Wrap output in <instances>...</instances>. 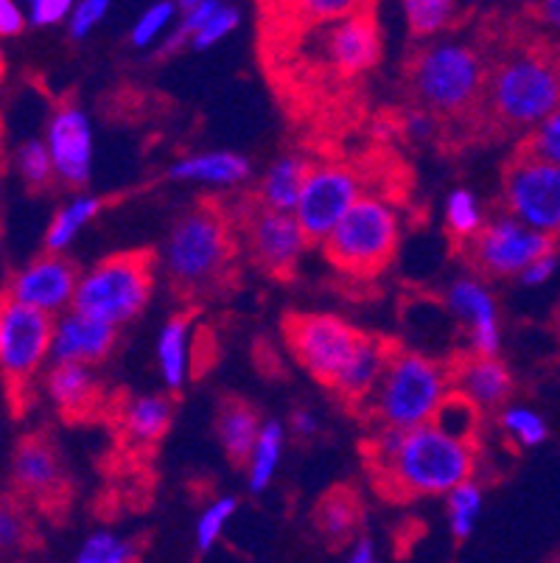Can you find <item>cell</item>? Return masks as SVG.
<instances>
[{
  "label": "cell",
  "instance_id": "1",
  "mask_svg": "<svg viewBox=\"0 0 560 563\" xmlns=\"http://www.w3.org/2000/svg\"><path fill=\"white\" fill-rule=\"evenodd\" d=\"M367 465L389 499L446 496L474 477L476 446L431 421L413 429L376 427L367 440Z\"/></svg>",
  "mask_w": 560,
  "mask_h": 563
},
{
  "label": "cell",
  "instance_id": "2",
  "mask_svg": "<svg viewBox=\"0 0 560 563\" xmlns=\"http://www.w3.org/2000/svg\"><path fill=\"white\" fill-rule=\"evenodd\" d=\"M239 228L222 205L199 202L174 222L168 233V278L179 295H205L222 284L239 253Z\"/></svg>",
  "mask_w": 560,
  "mask_h": 563
},
{
  "label": "cell",
  "instance_id": "3",
  "mask_svg": "<svg viewBox=\"0 0 560 563\" xmlns=\"http://www.w3.org/2000/svg\"><path fill=\"white\" fill-rule=\"evenodd\" d=\"M451 390L449 367L426 353L393 347L382 378L362 404V412H367L376 427L413 429L435 421Z\"/></svg>",
  "mask_w": 560,
  "mask_h": 563
},
{
  "label": "cell",
  "instance_id": "4",
  "mask_svg": "<svg viewBox=\"0 0 560 563\" xmlns=\"http://www.w3.org/2000/svg\"><path fill=\"white\" fill-rule=\"evenodd\" d=\"M409 85L420 107L435 115L460 118L485 99L487 70L469 43L435 40L413 59Z\"/></svg>",
  "mask_w": 560,
  "mask_h": 563
},
{
  "label": "cell",
  "instance_id": "5",
  "mask_svg": "<svg viewBox=\"0 0 560 563\" xmlns=\"http://www.w3.org/2000/svg\"><path fill=\"white\" fill-rule=\"evenodd\" d=\"M485 107L507 130L530 132L560 107V59L547 54L507 56L487 76Z\"/></svg>",
  "mask_w": 560,
  "mask_h": 563
},
{
  "label": "cell",
  "instance_id": "6",
  "mask_svg": "<svg viewBox=\"0 0 560 563\" xmlns=\"http://www.w3.org/2000/svg\"><path fill=\"white\" fill-rule=\"evenodd\" d=\"M400 239V219L382 197H362L322 239L328 264L351 278H376L393 261Z\"/></svg>",
  "mask_w": 560,
  "mask_h": 563
},
{
  "label": "cell",
  "instance_id": "7",
  "mask_svg": "<svg viewBox=\"0 0 560 563\" xmlns=\"http://www.w3.org/2000/svg\"><path fill=\"white\" fill-rule=\"evenodd\" d=\"M154 258L152 250H127L92 264L79 275L74 309L116 329L132 322L154 295Z\"/></svg>",
  "mask_w": 560,
  "mask_h": 563
},
{
  "label": "cell",
  "instance_id": "8",
  "mask_svg": "<svg viewBox=\"0 0 560 563\" xmlns=\"http://www.w3.org/2000/svg\"><path fill=\"white\" fill-rule=\"evenodd\" d=\"M56 317L3 295L0 300V376L14 404L29 396L45 362H51Z\"/></svg>",
  "mask_w": 560,
  "mask_h": 563
},
{
  "label": "cell",
  "instance_id": "9",
  "mask_svg": "<svg viewBox=\"0 0 560 563\" xmlns=\"http://www.w3.org/2000/svg\"><path fill=\"white\" fill-rule=\"evenodd\" d=\"M462 247L471 266L485 278H518L532 261L558 250V235L530 228L513 213H502L485 222Z\"/></svg>",
  "mask_w": 560,
  "mask_h": 563
},
{
  "label": "cell",
  "instance_id": "10",
  "mask_svg": "<svg viewBox=\"0 0 560 563\" xmlns=\"http://www.w3.org/2000/svg\"><path fill=\"white\" fill-rule=\"evenodd\" d=\"M284 340L297 365L322 387H331L356 351L362 331L337 314H289L284 320Z\"/></svg>",
  "mask_w": 560,
  "mask_h": 563
},
{
  "label": "cell",
  "instance_id": "11",
  "mask_svg": "<svg viewBox=\"0 0 560 563\" xmlns=\"http://www.w3.org/2000/svg\"><path fill=\"white\" fill-rule=\"evenodd\" d=\"M507 213L560 239V166L530 152H516L502 177Z\"/></svg>",
  "mask_w": 560,
  "mask_h": 563
},
{
  "label": "cell",
  "instance_id": "12",
  "mask_svg": "<svg viewBox=\"0 0 560 563\" xmlns=\"http://www.w3.org/2000/svg\"><path fill=\"white\" fill-rule=\"evenodd\" d=\"M235 228H241V242L253 264L277 280H289L297 273V264L311 244L295 213L272 211L255 199L235 219Z\"/></svg>",
  "mask_w": 560,
  "mask_h": 563
},
{
  "label": "cell",
  "instance_id": "13",
  "mask_svg": "<svg viewBox=\"0 0 560 563\" xmlns=\"http://www.w3.org/2000/svg\"><path fill=\"white\" fill-rule=\"evenodd\" d=\"M359 197H362V180L353 168L339 163H320L308 168L295 208V217L306 230L308 242L322 244V239L337 228L339 219L351 211Z\"/></svg>",
  "mask_w": 560,
  "mask_h": 563
},
{
  "label": "cell",
  "instance_id": "14",
  "mask_svg": "<svg viewBox=\"0 0 560 563\" xmlns=\"http://www.w3.org/2000/svg\"><path fill=\"white\" fill-rule=\"evenodd\" d=\"M311 56L317 65L333 70L339 76H359L378 63L382 54V34H378L376 18L370 9L348 18L328 20V23L311 25Z\"/></svg>",
  "mask_w": 560,
  "mask_h": 563
},
{
  "label": "cell",
  "instance_id": "15",
  "mask_svg": "<svg viewBox=\"0 0 560 563\" xmlns=\"http://www.w3.org/2000/svg\"><path fill=\"white\" fill-rule=\"evenodd\" d=\"M76 286H79V269L74 261L45 250V255L14 273V278L7 284V295L20 303L59 317L74 306Z\"/></svg>",
  "mask_w": 560,
  "mask_h": 563
},
{
  "label": "cell",
  "instance_id": "16",
  "mask_svg": "<svg viewBox=\"0 0 560 563\" xmlns=\"http://www.w3.org/2000/svg\"><path fill=\"white\" fill-rule=\"evenodd\" d=\"M45 143L54 157L56 180L68 188H85L92 177V141L90 118L81 107L59 104L45 130Z\"/></svg>",
  "mask_w": 560,
  "mask_h": 563
},
{
  "label": "cell",
  "instance_id": "17",
  "mask_svg": "<svg viewBox=\"0 0 560 563\" xmlns=\"http://www.w3.org/2000/svg\"><path fill=\"white\" fill-rule=\"evenodd\" d=\"M446 306L469 331L471 353L499 356L502 325L496 298L482 278H457L446 291Z\"/></svg>",
  "mask_w": 560,
  "mask_h": 563
},
{
  "label": "cell",
  "instance_id": "18",
  "mask_svg": "<svg viewBox=\"0 0 560 563\" xmlns=\"http://www.w3.org/2000/svg\"><path fill=\"white\" fill-rule=\"evenodd\" d=\"M12 477L20 494L40 505H56L65 499V490H68V477H65L59 454L40 434L20 440L18 452H14Z\"/></svg>",
  "mask_w": 560,
  "mask_h": 563
},
{
  "label": "cell",
  "instance_id": "19",
  "mask_svg": "<svg viewBox=\"0 0 560 563\" xmlns=\"http://www.w3.org/2000/svg\"><path fill=\"white\" fill-rule=\"evenodd\" d=\"M118 340V329L105 320L74 309L62 311L54 325V345L51 362H85L99 365L112 353Z\"/></svg>",
  "mask_w": 560,
  "mask_h": 563
},
{
  "label": "cell",
  "instance_id": "20",
  "mask_svg": "<svg viewBox=\"0 0 560 563\" xmlns=\"http://www.w3.org/2000/svg\"><path fill=\"white\" fill-rule=\"evenodd\" d=\"M393 347V342L382 340V336L362 334L356 351L351 353V360H348L345 367L337 373V378H333L328 390H331L339 401L345 404V407L362 409V404L367 401L373 387H376L378 378H382Z\"/></svg>",
  "mask_w": 560,
  "mask_h": 563
},
{
  "label": "cell",
  "instance_id": "21",
  "mask_svg": "<svg viewBox=\"0 0 560 563\" xmlns=\"http://www.w3.org/2000/svg\"><path fill=\"white\" fill-rule=\"evenodd\" d=\"M451 387L469 401H474L482 412L487 409H502L513 393V376L499 356H480L471 353L469 360L451 371Z\"/></svg>",
  "mask_w": 560,
  "mask_h": 563
},
{
  "label": "cell",
  "instance_id": "22",
  "mask_svg": "<svg viewBox=\"0 0 560 563\" xmlns=\"http://www.w3.org/2000/svg\"><path fill=\"white\" fill-rule=\"evenodd\" d=\"M92 367L96 365L85 362H51L45 387L65 418H87L101 404V387Z\"/></svg>",
  "mask_w": 560,
  "mask_h": 563
},
{
  "label": "cell",
  "instance_id": "23",
  "mask_svg": "<svg viewBox=\"0 0 560 563\" xmlns=\"http://www.w3.org/2000/svg\"><path fill=\"white\" fill-rule=\"evenodd\" d=\"M168 180L199 183L213 188H235L250 177V161L235 152H199L168 166Z\"/></svg>",
  "mask_w": 560,
  "mask_h": 563
},
{
  "label": "cell",
  "instance_id": "24",
  "mask_svg": "<svg viewBox=\"0 0 560 563\" xmlns=\"http://www.w3.org/2000/svg\"><path fill=\"white\" fill-rule=\"evenodd\" d=\"M194 314H174L157 336V371L168 393H179L194 373Z\"/></svg>",
  "mask_w": 560,
  "mask_h": 563
},
{
  "label": "cell",
  "instance_id": "25",
  "mask_svg": "<svg viewBox=\"0 0 560 563\" xmlns=\"http://www.w3.org/2000/svg\"><path fill=\"white\" fill-rule=\"evenodd\" d=\"M261 421L259 409L253 404H246L244 398H222L219 412H216V438L222 443L224 454L233 465H244L250 452H253L255 440H259Z\"/></svg>",
  "mask_w": 560,
  "mask_h": 563
},
{
  "label": "cell",
  "instance_id": "26",
  "mask_svg": "<svg viewBox=\"0 0 560 563\" xmlns=\"http://www.w3.org/2000/svg\"><path fill=\"white\" fill-rule=\"evenodd\" d=\"M174 421L172 396H135L121 409V432L132 446L149 449L161 443Z\"/></svg>",
  "mask_w": 560,
  "mask_h": 563
},
{
  "label": "cell",
  "instance_id": "27",
  "mask_svg": "<svg viewBox=\"0 0 560 563\" xmlns=\"http://www.w3.org/2000/svg\"><path fill=\"white\" fill-rule=\"evenodd\" d=\"M315 525L328 547L345 550L362 527V501L351 488L328 490L315 510Z\"/></svg>",
  "mask_w": 560,
  "mask_h": 563
},
{
  "label": "cell",
  "instance_id": "28",
  "mask_svg": "<svg viewBox=\"0 0 560 563\" xmlns=\"http://www.w3.org/2000/svg\"><path fill=\"white\" fill-rule=\"evenodd\" d=\"M308 168H311V163L300 155L277 157V161L266 168L264 177H261L259 191H255V202L264 205V208H272V211L295 213Z\"/></svg>",
  "mask_w": 560,
  "mask_h": 563
},
{
  "label": "cell",
  "instance_id": "29",
  "mask_svg": "<svg viewBox=\"0 0 560 563\" xmlns=\"http://www.w3.org/2000/svg\"><path fill=\"white\" fill-rule=\"evenodd\" d=\"M101 208H105V202L99 197H92V194H79L70 202L62 205L54 219H51L48 230H45V250L48 253H65L76 242V235L99 217Z\"/></svg>",
  "mask_w": 560,
  "mask_h": 563
},
{
  "label": "cell",
  "instance_id": "30",
  "mask_svg": "<svg viewBox=\"0 0 560 563\" xmlns=\"http://www.w3.org/2000/svg\"><path fill=\"white\" fill-rule=\"evenodd\" d=\"M281 454H284V427L277 421H264L253 452H250L244 463L246 485H250L253 494L270 488V483L277 474V465H281Z\"/></svg>",
  "mask_w": 560,
  "mask_h": 563
},
{
  "label": "cell",
  "instance_id": "31",
  "mask_svg": "<svg viewBox=\"0 0 560 563\" xmlns=\"http://www.w3.org/2000/svg\"><path fill=\"white\" fill-rule=\"evenodd\" d=\"M275 3L284 20H295L297 25L328 23L373 7V0H275Z\"/></svg>",
  "mask_w": 560,
  "mask_h": 563
},
{
  "label": "cell",
  "instance_id": "32",
  "mask_svg": "<svg viewBox=\"0 0 560 563\" xmlns=\"http://www.w3.org/2000/svg\"><path fill=\"white\" fill-rule=\"evenodd\" d=\"M409 34L418 40H431L443 34L457 18V0H400Z\"/></svg>",
  "mask_w": 560,
  "mask_h": 563
},
{
  "label": "cell",
  "instance_id": "33",
  "mask_svg": "<svg viewBox=\"0 0 560 563\" xmlns=\"http://www.w3.org/2000/svg\"><path fill=\"white\" fill-rule=\"evenodd\" d=\"M485 211L480 199L469 188H454L446 199V228L457 242H471L482 228H485Z\"/></svg>",
  "mask_w": 560,
  "mask_h": 563
},
{
  "label": "cell",
  "instance_id": "34",
  "mask_svg": "<svg viewBox=\"0 0 560 563\" xmlns=\"http://www.w3.org/2000/svg\"><path fill=\"white\" fill-rule=\"evenodd\" d=\"M449 499V527L454 541H469L476 530V521L482 514V488L474 479H465L462 485H457L454 490L446 494Z\"/></svg>",
  "mask_w": 560,
  "mask_h": 563
},
{
  "label": "cell",
  "instance_id": "35",
  "mask_svg": "<svg viewBox=\"0 0 560 563\" xmlns=\"http://www.w3.org/2000/svg\"><path fill=\"white\" fill-rule=\"evenodd\" d=\"M138 558H141V544L110 530H99L87 536L85 544L76 552V561L79 563H132Z\"/></svg>",
  "mask_w": 560,
  "mask_h": 563
},
{
  "label": "cell",
  "instance_id": "36",
  "mask_svg": "<svg viewBox=\"0 0 560 563\" xmlns=\"http://www.w3.org/2000/svg\"><path fill=\"white\" fill-rule=\"evenodd\" d=\"M499 427L521 449H536L549 438L547 421L530 407H502Z\"/></svg>",
  "mask_w": 560,
  "mask_h": 563
},
{
  "label": "cell",
  "instance_id": "37",
  "mask_svg": "<svg viewBox=\"0 0 560 563\" xmlns=\"http://www.w3.org/2000/svg\"><path fill=\"white\" fill-rule=\"evenodd\" d=\"M179 7L177 0H154L152 7H146L141 12V18L135 20L130 34V43L135 48H152L157 40L166 37V32L177 23Z\"/></svg>",
  "mask_w": 560,
  "mask_h": 563
},
{
  "label": "cell",
  "instance_id": "38",
  "mask_svg": "<svg viewBox=\"0 0 560 563\" xmlns=\"http://www.w3.org/2000/svg\"><path fill=\"white\" fill-rule=\"evenodd\" d=\"M480 415L482 409L476 407L474 401H469L465 396H460L457 390H451L446 396V401L440 404L438 415H435V421L440 429H446L449 434L462 440H474L476 438V429H480Z\"/></svg>",
  "mask_w": 560,
  "mask_h": 563
},
{
  "label": "cell",
  "instance_id": "39",
  "mask_svg": "<svg viewBox=\"0 0 560 563\" xmlns=\"http://www.w3.org/2000/svg\"><path fill=\"white\" fill-rule=\"evenodd\" d=\"M18 172L31 191H45L56 180L54 157L45 141H25L18 152Z\"/></svg>",
  "mask_w": 560,
  "mask_h": 563
},
{
  "label": "cell",
  "instance_id": "40",
  "mask_svg": "<svg viewBox=\"0 0 560 563\" xmlns=\"http://www.w3.org/2000/svg\"><path fill=\"white\" fill-rule=\"evenodd\" d=\"M235 508H239L235 496H222V499L210 501L208 508L202 510V516L197 519V530H194V544H197L199 555H205V552H210L219 544L224 527L233 519Z\"/></svg>",
  "mask_w": 560,
  "mask_h": 563
},
{
  "label": "cell",
  "instance_id": "41",
  "mask_svg": "<svg viewBox=\"0 0 560 563\" xmlns=\"http://www.w3.org/2000/svg\"><path fill=\"white\" fill-rule=\"evenodd\" d=\"M521 152H530V155L543 157V161H552L560 166V107L549 112L541 124H536L527 132Z\"/></svg>",
  "mask_w": 560,
  "mask_h": 563
},
{
  "label": "cell",
  "instance_id": "42",
  "mask_svg": "<svg viewBox=\"0 0 560 563\" xmlns=\"http://www.w3.org/2000/svg\"><path fill=\"white\" fill-rule=\"evenodd\" d=\"M239 23H241L239 9L230 7V3H222V7L216 9L213 18H210L197 34H194L191 48L194 51H208V48H213V45L224 43V40H228L230 34L239 29Z\"/></svg>",
  "mask_w": 560,
  "mask_h": 563
},
{
  "label": "cell",
  "instance_id": "43",
  "mask_svg": "<svg viewBox=\"0 0 560 563\" xmlns=\"http://www.w3.org/2000/svg\"><path fill=\"white\" fill-rule=\"evenodd\" d=\"M29 544V521L18 501L0 499V552H18Z\"/></svg>",
  "mask_w": 560,
  "mask_h": 563
},
{
  "label": "cell",
  "instance_id": "44",
  "mask_svg": "<svg viewBox=\"0 0 560 563\" xmlns=\"http://www.w3.org/2000/svg\"><path fill=\"white\" fill-rule=\"evenodd\" d=\"M112 0H76L74 12L68 18V32L74 40L90 37L99 29L101 20L110 14Z\"/></svg>",
  "mask_w": 560,
  "mask_h": 563
},
{
  "label": "cell",
  "instance_id": "45",
  "mask_svg": "<svg viewBox=\"0 0 560 563\" xmlns=\"http://www.w3.org/2000/svg\"><path fill=\"white\" fill-rule=\"evenodd\" d=\"M76 0H25V12H29V23L48 29V25H59L70 18Z\"/></svg>",
  "mask_w": 560,
  "mask_h": 563
},
{
  "label": "cell",
  "instance_id": "46",
  "mask_svg": "<svg viewBox=\"0 0 560 563\" xmlns=\"http://www.w3.org/2000/svg\"><path fill=\"white\" fill-rule=\"evenodd\" d=\"M29 23V12L20 9L18 0H0V40L18 37Z\"/></svg>",
  "mask_w": 560,
  "mask_h": 563
},
{
  "label": "cell",
  "instance_id": "47",
  "mask_svg": "<svg viewBox=\"0 0 560 563\" xmlns=\"http://www.w3.org/2000/svg\"><path fill=\"white\" fill-rule=\"evenodd\" d=\"M554 273H558V250L532 261V264L518 275V280H521L524 286H543L547 280L554 278Z\"/></svg>",
  "mask_w": 560,
  "mask_h": 563
},
{
  "label": "cell",
  "instance_id": "48",
  "mask_svg": "<svg viewBox=\"0 0 560 563\" xmlns=\"http://www.w3.org/2000/svg\"><path fill=\"white\" fill-rule=\"evenodd\" d=\"M435 130H438V118H435L431 110H426V107H420V110L407 115V132L413 137H418V141H429L435 135Z\"/></svg>",
  "mask_w": 560,
  "mask_h": 563
},
{
  "label": "cell",
  "instance_id": "49",
  "mask_svg": "<svg viewBox=\"0 0 560 563\" xmlns=\"http://www.w3.org/2000/svg\"><path fill=\"white\" fill-rule=\"evenodd\" d=\"M289 429L303 440H311L317 432H320V421L311 409H295L289 418Z\"/></svg>",
  "mask_w": 560,
  "mask_h": 563
},
{
  "label": "cell",
  "instance_id": "50",
  "mask_svg": "<svg viewBox=\"0 0 560 563\" xmlns=\"http://www.w3.org/2000/svg\"><path fill=\"white\" fill-rule=\"evenodd\" d=\"M348 561L351 563H373L376 561V544H373V539H367V536H362L359 532L356 539L351 541V547H348Z\"/></svg>",
  "mask_w": 560,
  "mask_h": 563
},
{
  "label": "cell",
  "instance_id": "51",
  "mask_svg": "<svg viewBox=\"0 0 560 563\" xmlns=\"http://www.w3.org/2000/svg\"><path fill=\"white\" fill-rule=\"evenodd\" d=\"M536 14L552 29H560V0H538Z\"/></svg>",
  "mask_w": 560,
  "mask_h": 563
},
{
  "label": "cell",
  "instance_id": "52",
  "mask_svg": "<svg viewBox=\"0 0 560 563\" xmlns=\"http://www.w3.org/2000/svg\"><path fill=\"white\" fill-rule=\"evenodd\" d=\"M7 295V286H3V266H0V300Z\"/></svg>",
  "mask_w": 560,
  "mask_h": 563
},
{
  "label": "cell",
  "instance_id": "53",
  "mask_svg": "<svg viewBox=\"0 0 560 563\" xmlns=\"http://www.w3.org/2000/svg\"><path fill=\"white\" fill-rule=\"evenodd\" d=\"M558 331H560V311H558Z\"/></svg>",
  "mask_w": 560,
  "mask_h": 563
}]
</instances>
